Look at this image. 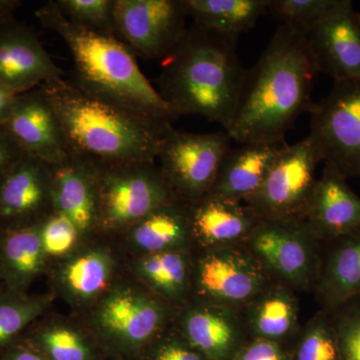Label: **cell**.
I'll use <instances>...</instances> for the list:
<instances>
[{
    "mask_svg": "<svg viewBox=\"0 0 360 360\" xmlns=\"http://www.w3.org/2000/svg\"><path fill=\"white\" fill-rule=\"evenodd\" d=\"M189 206L179 200L167 203L115 238L127 257L191 250L193 243Z\"/></svg>",
    "mask_w": 360,
    "mask_h": 360,
    "instance_id": "cell-20",
    "label": "cell"
},
{
    "mask_svg": "<svg viewBox=\"0 0 360 360\" xmlns=\"http://www.w3.org/2000/svg\"><path fill=\"white\" fill-rule=\"evenodd\" d=\"M236 37L193 23L165 58L160 96L177 118L200 115L229 129L245 78Z\"/></svg>",
    "mask_w": 360,
    "mask_h": 360,
    "instance_id": "cell-2",
    "label": "cell"
},
{
    "mask_svg": "<svg viewBox=\"0 0 360 360\" xmlns=\"http://www.w3.org/2000/svg\"><path fill=\"white\" fill-rule=\"evenodd\" d=\"M34 15L70 49L75 65L70 80L78 89L148 120L165 123L177 120L122 40L75 25L54 1L39 7Z\"/></svg>",
    "mask_w": 360,
    "mask_h": 360,
    "instance_id": "cell-3",
    "label": "cell"
},
{
    "mask_svg": "<svg viewBox=\"0 0 360 360\" xmlns=\"http://www.w3.org/2000/svg\"><path fill=\"white\" fill-rule=\"evenodd\" d=\"M189 205L193 243L202 250L245 241L260 219L248 205L213 194Z\"/></svg>",
    "mask_w": 360,
    "mask_h": 360,
    "instance_id": "cell-22",
    "label": "cell"
},
{
    "mask_svg": "<svg viewBox=\"0 0 360 360\" xmlns=\"http://www.w3.org/2000/svg\"><path fill=\"white\" fill-rule=\"evenodd\" d=\"M127 274V255L117 239L96 234L82 238L65 257L49 262L46 276L56 298L75 314L89 310Z\"/></svg>",
    "mask_w": 360,
    "mask_h": 360,
    "instance_id": "cell-7",
    "label": "cell"
},
{
    "mask_svg": "<svg viewBox=\"0 0 360 360\" xmlns=\"http://www.w3.org/2000/svg\"><path fill=\"white\" fill-rule=\"evenodd\" d=\"M231 141L225 130L210 134L175 129L170 132L156 163L177 200L194 203L210 193Z\"/></svg>",
    "mask_w": 360,
    "mask_h": 360,
    "instance_id": "cell-9",
    "label": "cell"
},
{
    "mask_svg": "<svg viewBox=\"0 0 360 360\" xmlns=\"http://www.w3.org/2000/svg\"><path fill=\"white\" fill-rule=\"evenodd\" d=\"M4 127L25 155L49 167L63 162L71 155L58 115L40 87L16 96L13 112Z\"/></svg>",
    "mask_w": 360,
    "mask_h": 360,
    "instance_id": "cell-16",
    "label": "cell"
},
{
    "mask_svg": "<svg viewBox=\"0 0 360 360\" xmlns=\"http://www.w3.org/2000/svg\"><path fill=\"white\" fill-rule=\"evenodd\" d=\"M238 360H285L276 341L257 338L239 354Z\"/></svg>",
    "mask_w": 360,
    "mask_h": 360,
    "instance_id": "cell-37",
    "label": "cell"
},
{
    "mask_svg": "<svg viewBox=\"0 0 360 360\" xmlns=\"http://www.w3.org/2000/svg\"><path fill=\"white\" fill-rule=\"evenodd\" d=\"M54 2L61 13L75 25L90 32L117 37L115 0H54Z\"/></svg>",
    "mask_w": 360,
    "mask_h": 360,
    "instance_id": "cell-31",
    "label": "cell"
},
{
    "mask_svg": "<svg viewBox=\"0 0 360 360\" xmlns=\"http://www.w3.org/2000/svg\"><path fill=\"white\" fill-rule=\"evenodd\" d=\"M153 360H203V359L202 355L198 350L194 349L184 340V336L180 335L163 338L160 345L156 347Z\"/></svg>",
    "mask_w": 360,
    "mask_h": 360,
    "instance_id": "cell-36",
    "label": "cell"
},
{
    "mask_svg": "<svg viewBox=\"0 0 360 360\" xmlns=\"http://www.w3.org/2000/svg\"><path fill=\"white\" fill-rule=\"evenodd\" d=\"M317 75L305 33L279 25L257 63L245 70L229 129L232 141H285L296 120L309 111Z\"/></svg>",
    "mask_w": 360,
    "mask_h": 360,
    "instance_id": "cell-1",
    "label": "cell"
},
{
    "mask_svg": "<svg viewBox=\"0 0 360 360\" xmlns=\"http://www.w3.org/2000/svg\"><path fill=\"white\" fill-rule=\"evenodd\" d=\"M347 179L329 165L317 179L304 219L317 241H333L360 229V198Z\"/></svg>",
    "mask_w": 360,
    "mask_h": 360,
    "instance_id": "cell-19",
    "label": "cell"
},
{
    "mask_svg": "<svg viewBox=\"0 0 360 360\" xmlns=\"http://www.w3.org/2000/svg\"><path fill=\"white\" fill-rule=\"evenodd\" d=\"M335 0H269V13L281 25L307 32Z\"/></svg>",
    "mask_w": 360,
    "mask_h": 360,
    "instance_id": "cell-32",
    "label": "cell"
},
{
    "mask_svg": "<svg viewBox=\"0 0 360 360\" xmlns=\"http://www.w3.org/2000/svg\"><path fill=\"white\" fill-rule=\"evenodd\" d=\"M56 111L71 153L98 163L156 161L172 123L155 122L98 97L65 77L40 87Z\"/></svg>",
    "mask_w": 360,
    "mask_h": 360,
    "instance_id": "cell-4",
    "label": "cell"
},
{
    "mask_svg": "<svg viewBox=\"0 0 360 360\" xmlns=\"http://www.w3.org/2000/svg\"><path fill=\"white\" fill-rule=\"evenodd\" d=\"M248 304V326L257 338L276 341L295 328L297 302L288 288H265Z\"/></svg>",
    "mask_w": 360,
    "mask_h": 360,
    "instance_id": "cell-29",
    "label": "cell"
},
{
    "mask_svg": "<svg viewBox=\"0 0 360 360\" xmlns=\"http://www.w3.org/2000/svg\"><path fill=\"white\" fill-rule=\"evenodd\" d=\"M176 200L156 161L98 163L97 234L117 238Z\"/></svg>",
    "mask_w": 360,
    "mask_h": 360,
    "instance_id": "cell-6",
    "label": "cell"
},
{
    "mask_svg": "<svg viewBox=\"0 0 360 360\" xmlns=\"http://www.w3.org/2000/svg\"><path fill=\"white\" fill-rule=\"evenodd\" d=\"M321 162V149L309 134L288 144L246 205L260 219L304 221Z\"/></svg>",
    "mask_w": 360,
    "mask_h": 360,
    "instance_id": "cell-8",
    "label": "cell"
},
{
    "mask_svg": "<svg viewBox=\"0 0 360 360\" xmlns=\"http://www.w3.org/2000/svg\"><path fill=\"white\" fill-rule=\"evenodd\" d=\"M232 309L191 298L175 314V328L201 355L222 360L238 338V324Z\"/></svg>",
    "mask_w": 360,
    "mask_h": 360,
    "instance_id": "cell-21",
    "label": "cell"
},
{
    "mask_svg": "<svg viewBox=\"0 0 360 360\" xmlns=\"http://www.w3.org/2000/svg\"><path fill=\"white\" fill-rule=\"evenodd\" d=\"M265 285V269L250 250L220 246L205 248L193 258L191 291L196 300L233 309L248 305Z\"/></svg>",
    "mask_w": 360,
    "mask_h": 360,
    "instance_id": "cell-11",
    "label": "cell"
},
{
    "mask_svg": "<svg viewBox=\"0 0 360 360\" xmlns=\"http://www.w3.org/2000/svg\"><path fill=\"white\" fill-rule=\"evenodd\" d=\"M182 0H115L118 39L142 58H167L186 34Z\"/></svg>",
    "mask_w": 360,
    "mask_h": 360,
    "instance_id": "cell-13",
    "label": "cell"
},
{
    "mask_svg": "<svg viewBox=\"0 0 360 360\" xmlns=\"http://www.w3.org/2000/svg\"><path fill=\"white\" fill-rule=\"evenodd\" d=\"M195 25L238 39L269 13V0H182Z\"/></svg>",
    "mask_w": 360,
    "mask_h": 360,
    "instance_id": "cell-28",
    "label": "cell"
},
{
    "mask_svg": "<svg viewBox=\"0 0 360 360\" xmlns=\"http://www.w3.org/2000/svg\"><path fill=\"white\" fill-rule=\"evenodd\" d=\"M52 212L51 167L25 155L0 180V231L39 224Z\"/></svg>",
    "mask_w": 360,
    "mask_h": 360,
    "instance_id": "cell-17",
    "label": "cell"
},
{
    "mask_svg": "<svg viewBox=\"0 0 360 360\" xmlns=\"http://www.w3.org/2000/svg\"><path fill=\"white\" fill-rule=\"evenodd\" d=\"M63 75L30 26L15 18L0 23V84L20 94Z\"/></svg>",
    "mask_w": 360,
    "mask_h": 360,
    "instance_id": "cell-15",
    "label": "cell"
},
{
    "mask_svg": "<svg viewBox=\"0 0 360 360\" xmlns=\"http://www.w3.org/2000/svg\"><path fill=\"white\" fill-rule=\"evenodd\" d=\"M333 321L340 360H360V302L343 305L335 310Z\"/></svg>",
    "mask_w": 360,
    "mask_h": 360,
    "instance_id": "cell-35",
    "label": "cell"
},
{
    "mask_svg": "<svg viewBox=\"0 0 360 360\" xmlns=\"http://www.w3.org/2000/svg\"><path fill=\"white\" fill-rule=\"evenodd\" d=\"M56 300L49 290L15 292L0 288V350L20 340L30 326L52 309Z\"/></svg>",
    "mask_w": 360,
    "mask_h": 360,
    "instance_id": "cell-30",
    "label": "cell"
},
{
    "mask_svg": "<svg viewBox=\"0 0 360 360\" xmlns=\"http://www.w3.org/2000/svg\"><path fill=\"white\" fill-rule=\"evenodd\" d=\"M305 37L317 73L360 82V13L350 0H335Z\"/></svg>",
    "mask_w": 360,
    "mask_h": 360,
    "instance_id": "cell-14",
    "label": "cell"
},
{
    "mask_svg": "<svg viewBox=\"0 0 360 360\" xmlns=\"http://www.w3.org/2000/svg\"><path fill=\"white\" fill-rule=\"evenodd\" d=\"M286 146L285 141L250 142L231 148L222 160L210 194L238 202L248 200L262 186Z\"/></svg>",
    "mask_w": 360,
    "mask_h": 360,
    "instance_id": "cell-23",
    "label": "cell"
},
{
    "mask_svg": "<svg viewBox=\"0 0 360 360\" xmlns=\"http://www.w3.org/2000/svg\"><path fill=\"white\" fill-rule=\"evenodd\" d=\"M40 238L49 262L65 257L84 238L72 221L56 212L40 224Z\"/></svg>",
    "mask_w": 360,
    "mask_h": 360,
    "instance_id": "cell-34",
    "label": "cell"
},
{
    "mask_svg": "<svg viewBox=\"0 0 360 360\" xmlns=\"http://www.w3.org/2000/svg\"><path fill=\"white\" fill-rule=\"evenodd\" d=\"M25 155L4 125H0V180Z\"/></svg>",
    "mask_w": 360,
    "mask_h": 360,
    "instance_id": "cell-38",
    "label": "cell"
},
{
    "mask_svg": "<svg viewBox=\"0 0 360 360\" xmlns=\"http://www.w3.org/2000/svg\"><path fill=\"white\" fill-rule=\"evenodd\" d=\"M0 360H46L22 338L0 350Z\"/></svg>",
    "mask_w": 360,
    "mask_h": 360,
    "instance_id": "cell-39",
    "label": "cell"
},
{
    "mask_svg": "<svg viewBox=\"0 0 360 360\" xmlns=\"http://www.w3.org/2000/svg\"><path fill=\"white\" fill-rule=\"evenodd\" d=\"M21 6L20 0H0V23L13 20L14 13Z\"/></svg>",
    "mask_w": 360,
    "mask_h": 360,
    "instance_id": "cell-41",
    "label": "cell"
},
{
    "mask_svg": "<svg viewBox=\"0 0 360 360\" xmlns=\"http://www.w3.org/2000/svg\"><path fill=\"white\" fill-rule=\"evenodd\" d=\"M49 167L53 212L72 221L82 238L96 236L98 219V162L71 153L63 162Z\"/></svg>",
    "mask_w": 360,
    "mask_h": 360,
    "instance_id": "cell-18",
    "label": "cell"
},
{
    "mask_svg": "<svg viewBox=\"0 0 360 360\" xmlns=\"http://www.w3.org/2000/svg\"><path fill=\"white\" fill-rule=\"evenodd\" d=\"M40 224L0 231V283L4 290L30 292L32 283L46 274L49 258L42 246Z\"/></svg>",
    "mask_w": 360,
    "mask_h": 360,
    "instance_id": "cell-25",
    "label": "cell"
},
{
    "mask_svg": "<svg viewBox=\"0 0 360 360\" xmlns=\"http://www.w3.org/2000/svg\"><path fill=\"white\" fill-rule=\"evenodd\" d=\"M174 307L127 274L89 310L77 314L96 338L122 348L146 347L174 321Z\"/></svg>",
    "mask_w": 360,
    "mask_h": 360,
    "instance_id": "cell-5",
    "label": "cell"
},
{
    "mask_svg": "<svg viewBox=\"0 0 360 360\" xmlns=\"http://www.w3.org/2000/svg\"><path fill=\"white\" fill-rule=\"evenodd\" d=\"M96 338L79 315L49 310L21 336L46 360H91Z\"/></svg>",
    "mask_w": 360,
    "mask_h": 360,
    "instance_id": "cell-26",
    "label": "cell"
},
{
    "mask_svg": "<svg viewBox=\"0 0 360 360\" xmlns=\"http://www.w3.org/2000/svg\"><path fill=\"white\" fill-rule=\"evenodd\" d=\"M330 243L316 285L322 304L335 311L360 298V229Z\"/></svg>",
    "mask_w": 360,
    "mask_h": 360,
    "instance_id": "cell-27",
    "label": "cell"
},
{
    "mask_svg": "<svg viewBox=\"0 0 360 360\" xmlns=\"http://www.w3.org/2000/svg\"><path fill=\"white\" fill-rule=\"evenodd\" d=\"M297 360H340L333 321L321 314L309 326L297 350Z\"/></svg>",
    "mask_w": 360,
    "mask_h": 360,
    "instance_id": "cell-33",
    "label": "cell"
},
{
    "mask_svg": "<svg viewBox=\"0 0 360 360\" xmlns=\"http://www.w3.org/2000/svg\"><path fill=\"white\" fill-rule=\"evenodd\" d=\"M309 113V135L321 149L323 165L345 179L360 177L359 80L333 82Z\"/></svg>",
    "mask_w": 360,
    "mask_h": 360,
    "instance_id": "cell-10",
    "label": "cell"
},
{
    "mask_svg": "<svg viewBox=\"0 0 360 360\" xmlns=\"http://www.w3.org/2000/svg\"><path fill=\"white\" fill-rule=\"evenodd\" d=\"M18 96L0 84V125H6L8 122Z\"/></svg>",
    "mask_w": 360,
    "mask_h": 360,
    "instance_id": "cell-40",
    "label": "cell"
},
{
    "mask_svg": "<svg viewBox=\"0 0 360 360\" xmlns=\"http://www.w3.org/2000/svg\"><path fill=\"white\" fill-rule=\"evenodd\" d=\"M316 239L304 221L259 219L245 243L265 269L295 288H309L319 278Z\"/></svg>",
    "mask_w": 360,
    "mask_h": 360,
    "instance_id": "cell-12",
    "label": "cell"
},
{
    "mask_svg": "<svg viewBox=\"0 0 360 360\" xmlns=\"http://www.w3.org/2000/svg\"><path fill=\"white\" fill-rule=\"evenodd\" d=\"M127 270L139 283L175 309L186 305L193 297L191 250L127 257Z\"/></svg>",
    "mask_w": 360,
    "mask_h": 360,
    "instance_id": "cell-24",
    "label": "cell"
}]
</instances>
